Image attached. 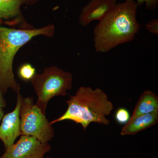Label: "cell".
Masks as SVG:
<instances>
[{"label":"cell","mask_w":158,"mask_h":158,"mask_svg":"<svg viewBox=\"0 0 158 158\" xmlns=\"http://www.w3.org/2000/svg\"><path fill=\"white\" fill-rule=\"evenodd\" d=\"M138 6L134 0H126L116 4L98 22L94 30L96 52H108L117 46L132 41L140 28L136 16Z\"/></svg>","instance_id":"cell-1"},{"label":"cell","mask_w":158,"mask_h":158,"mask_svg":"<svg viewBox=\"0 0 158 158\" xmlns=\"http://www.w3.org/2000/svg\"><path fill=\"white\" fill-rule=\"evenodd\" d=\"M68 108L65 113L51 123L64 120H71L81 125L84 131L92 123L108 125L110 115L114 106L107 94L99 88L81 87L66 101Z\"/></svg>","instance_id":"cell-2"},{"label":"cell","mask_w":158,"mask_h":158,"mask_svg":"<svg viewBox=\"0 0 158 158\" xmlns=\"http://www.w3.org/2000/svg\"><path fill=\"white\" fill-rule=\"evenodd\" d=\"M55 27L49 25L41 28L17 30L0 27V89L5 94L9 88L19 93L20 85L15 81L12 64L15 54L21 47L35 36L54 35Z\"/></svg>","instance_id":"cell-3"},{"label":"cell","mask_w":158,"mask_h":158,"mask_svg":"<svg viewBox=\"0 0 158 158\" xmlns=\"http://www.w3.org/2000/svg\"><path fill=\"white\" fill-rule=\"evenodd\" d=\"M31 81L38 96L35 105L45 114L51 99L67 94L72 86L73 76L70 73L52 66L45 68L42 73L35 74Z\"/></svg>","instance_id":"cell-4"},{"label":"cell","mask_w":158,"mask_h":158,"mask_svg":"<svg viewBox=\"0 0 158 158\" xmlns=\"http://www.w3.org/2000/svg\"><path fill=\"white\" fill-rule=\"evenodd\" d=\"M20 118L22 135L35 137L44 143L54 138L52 124L46 118L45 114L34 104L32 98H23Z\"/></svg>","instance_id":"cell-5"},{"label":"cell","mask_w":158,"mask_h":158,"mask_svg":"<svg viewBox=\"0 0 158 158\" xmlns=\"http://www.w3.org/2000/svg\"><path fill=\"white\" fill-rule=\"evenodd\" d=\"M51 149L48 142L44 143L32 136L22 135L16 143L6 150L0 158H44Z\"/></svg>","instance_id":"cell-6"},{"label":"cell","mask_w":158,"mask_h":158,"mask_svg":"<svg viewBox=\"0 0 158 158\" xmlns=\"http://www.w3.org/2000/svg\"><path fill=\"white\" fill-rule=\"evenodd\" d=\"M23 97L18 94L17 103L14 110L3 116L0 125V139L6 150L14 144L17 137L21 135L20 112Z\"/></svg>","instance_id":"cell-7"},{"label":"cell","mask_w":158,"mask_h":158,"mask_svg":"<svg viewBox=\"0 0 158 158\" xmlns=\"http://www.w3.org/2000/svg\"><path fill=\"white\" fill-rule=\"evenodd\" d=\"M116 0H90L82 9L79 23L83 26L91 22L101 20L116 6Z\"/></svg>","instance_id":"cell-8"},{"label":"cell","mask_w":158,"mask_h":158,"mask_svg":"<svg viewBox=\"0 0 158 158\" xmlns=\"http://www.w3.org/2000/svg\"><path fill=\"white\" fill-rule=\"evenodd\" d=\"M158 113L139 115L130 118L127 123L122 129V136L131 135L148 128L157 123Z\"/></svg>","instance_id":"cell-9"},{"label":"cell","mask_w":158,"mask_h":158,"mask_svg":"<svg viewBox=\"0 0 158 158\" xmlns=\"http://www.w3.org/2000/svg\"><path fill=\"white\" fill-rule=\"evenodd\" d=\"M155 113H158V96L151 90H146L139 98L130 118Z\"/></svg>","instance_id":"cell-10"},{"label":"cell","mask_w":158,"mask_h":158,"mask_svg":"<svg viewBox=\"0 0 158 158\" xmlns=\"http://www.w3.org/2000/svg\"><path fill=\"white\" fill-rule=\"evenodd\" d=\"M9 18L12 17L19 14L20 6L23 4H34L38 0H2Z\"/></svg>","instance_id":"cell-11"},{"label":"cell","mask_w":158,"mask_h":158,"mask_svg":"<svg viewBox=\"0 0 158 158\" xmlns=\"http://www.w3.org/2000/svg\"><path fill=\"white\" fill-rule=\"evenodd\" d=\"M36 70L30 64H24L20 67L19 75L20 77L25 81H28L33 78L36 74Z\"/></svg>","instance_id":"cell-12"},{"label":"cell","mask_w":158,"mask_h":158,"mask_svg":"<svg viewBox=\"0 0 158 158\" xmlns=\"http://www.w3.org/2000/svg\"><path fill=\"white\" fill-rule=\"evenodd\" d=\"M131 116L129 112L127 109L121 108L118 109L115 114V118L118 123L126 124L130 120Z\"/></svg>","instance_id":"cell-13"},{"label":"cell","mask_w":158,"mask_h":158,"mask_svg":"<svg viewBox=\"0 0 158 158\" xmlns=\"http://www.w3.org/2000/svg\"><path fill=\"white\" fill-rule=\"evenodd\" d=\"M145 29L151 34H158V20L153 19L145 25Z\"/></svg>","instance_id":"cell-14"},{"label":"cell","mask_w":158,"mask_h":158,"mask_svg":"<svg viewBox=\"0 0 158 158\" xmlns=\"http://www.w3.org/2000/svg\"><path fill=\"white\" fill-rule=\"evenodd\" d=\"M138 6L145 3L146 8L150 10L156 9L158 0H134Z\"/></svg>","instance_id":"cell-15"},{"label":"cell","mask_w":158,"mask_h":158,"mask_svg":"<svg viewBox=\"0 0 158 158\" xmlns=\"http://www.w3.org/2000/svg\"><path fill=\"white\" fill-rule=\"evenodd\" d=\"M9 15L2 0H0V19L9 18Z\"/></svg>","instance_id":"cell-16"},{"label":"cell","mask_w":158,"mask_h":158,"mask_svg":"<svg viewBox=\"0 0 158 158\" xmlns=\"http://www.w3.org/2000/svg\"><path fill=\"white\" fill-rule=\"evenodd\" d=\"M3 94L2 92V90L0 89V108H5L6 106V103L5 98L3 96Z\"/></svg>","instance_id":"cell-17"},{"label":"cell","mask_w":158,"mask_h":158,"mask_svg":"<svg viewBox=\"0 0 158 158\" xmlns=\"http://www.w3.org/2000/svg\"><path fill=\"white\" fill-rule=\"evenodd\" d=\"M4 116V111L2 108H0V122L2 121L3 116Z\"/></svg>","instance_id":"cell-18"},{"label":"cell","mask_w":158,"mask_h":158,"mask_svg":"<svg viewBox=\"0 0 158 158\" xmlns=\"http://www.w3.org/2000/svg\"><path fill=\"white\" fill-rule=\"evenodd\" d=\"M49 158V157H48V158Z\"/></svg>","instance_id":"cell-19"}]
</instances>
